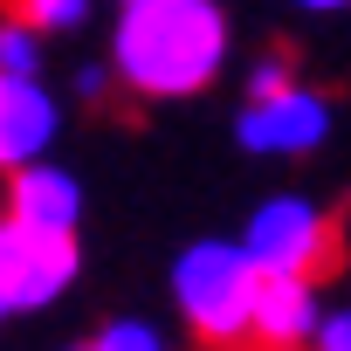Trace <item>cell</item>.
Here are the masks:
<instances>
[{"mask_svg":"<svg viewBox=\"0 0 351 351\" xmlns=\"http://www.w3.org/2000/svg\"><path fill=\"white\" fill-rule=\"evenodd\" d=\"M228 62V14L214 0H124L110 69L138 97H200Z\"/></svg>","mask_w":351,"mask_h":351,"instance_id":"1","label":"cell"},{"mask_svg":"<svg viewBox=\"0 0 351 351\" xmlns=\"http://www.w3.org/2000/svg\"><path fill=\"white\" fill-rule=\"evenodd\" d=\"M255 296H262V269L248 262L241 241H193L172 262V310L207 344H241L255 330Z\"/></svg>","mask_w":351,"mask_h":351,"instance_id":"2","label":"cell"},{"mask_svg":"<svg viewBox=\"0 0 351 351\" xmlns=\"http://www.w3.org/2000/svg\"><path fill=\"white\" fill-rule=\"evenodd\" d=\"M241 248H248V262L262 276H317L337 255V221L303 193H276V200H262L248 214Z\"/></svg>","mask_w":351,"mask_h":351,"instance_id":"3","label":"cell"},{"mask_svg":"<svg viewBox=\"0 0 351 351\" xmlns=\"http://www.w3.org/2000/svg\"><path fill=\"white\" fill-rule=\"evenodd\" d=\"M83 269L76 234L62 228H28V221H0V303L14 310H49L56 296H69Z\"/></svg>","mask_w":351,"mask_h":351,"instance_id":"4","label":"cell"},{"mask_svg":"<svg viewBox=\"0 0 351 351\" xmlns=\"http://www.w3.org/2000/svg\"><path fill=\"white\" fill-rule=\"evenodd\" d=\"M234 138L248 152H276V158H296V152H317L330 138V104L303 83H289L282 97H248Z\"/></svg>","mask_w":351,"mask_h":351,"instance_id":"5","label":"cell"},{"mask_svg":"<svg viewBox=\"0 0 351 351\" xmlns=\"http://www.w3.org/2000/svg\"><path fill=\"white\" fill-rule=\"evenodd\" d=\"M56 97L35 76H8L0 69V172H21L56 145Z\"/></svg>","mask_w":351,"mask_h":351,"instance_id":"6","label":"cell"},{"mask_svg":"<svg viewBox=\"0 0 351 351\" xmlns=\"http://www.w3.org/2000/svg\"><path fill=\"white\" fill-rule=\"evenodd\" d=\"M324 324V303H317V276H262V296H255V344L262 351H303Z\"/></svg>","mask_w":351,"mask_h":351,"instance_id":"7","label":"cell"},{"mask_svg":"<svg viewBox=\"0 0 351 351\" xmlns=\"http://www.w3.org/2000/svg\"><path fill=\"white\" fill-rule=\"evenodd\" d=\"M8 221L76 234V221H83V186H76V172H62V165H49V158L8 172Z\"/></svg>","mask_w":351,"mask_h":351,"instance_id":"8","label":"cell"},{"mask_svg":"<svg viewBox=\"0 0 351 351\" xmlns=\"http://www.w3.org/2000/svg\"><path fill=\"white\" fill-rule=\"evenodd\" d=\"M0 14L35 28V35H62V28H76L90 14V0H0Z\"/></svg>","mask_w":351,"mask_h":351,"instance_id":"9","label":"cell"},{"mask_svg":"<svg viewBox=\"0 0 351 351\" xmlns=\"http://www.w3.org/2000/svg\"><path fill=\"white\" fill-rule=\"evenodd\" d=\"M90 351H172V344H165V330L145 324V317H110V324L90 337Z\"/></svg>","mask_w":351,"mask_h":351,"instance_id":"10","label":"cell"},{"mask_svg":"<svg viewBox=\"0 0 351 351\" xmlns=\"http://www.w3.org/2000/svg\"><path fill=\"white\" fill-rule=\"evenodd\" d=\"M0 69L8 76H35L42 69V35L21 21H0Z\"/></svg>","mask_w":351,"mask_h":351,"instance_id":"11","label":"cell"},{"mask_svg":"<svg viewBox=\"0 0 351 351\" xmlns=\"http://www.w3.org/2000/svg\"><path fill=\"white\" fill-rule=\"evenodd\" d=\"M289 83H296L289 56H269V62H255V76H248V97H282Z\"/></svg>","mask_w":351,"mask_h":351,"instance_id":"12","label":"cell"},{"mask_svg":"<svg viewBox=\"0 0 351 351\" xmlns=\"http://www.w3.org/2000/svg\"><path fill=\"white\" fill-rule=\"evenodd\" d=\"M310 351H351V303H344V310H324V324H317Z\"/></svg>","mask_w":351,"mask_h":351,"instance_id":"13","label":"cell"},{"mask_svg":"<svg viewBox=\"0 0 351 351\" xmlns=\"http://www.w3.org/2000/svg\"><path fill=\"white\" fill-rule=\"evenodd\" d=\"M296 8H317V14H330V8H351V0H296Z\"/></svg>","mask_w":351,"mask_h":351,"instance_id":"14","label":"cell"},{"mask_svg":"<svg viewBox=\"0 0 351 351\" xmlns=\"http://www.w3.org/2000/svg\"><path fill=\"white\" fill-rule=\"evenodd\" d=\"M69 351H90V344H69Z\"/></svg>","mask_w":351,"mask_h":351,"instance_id":"15","label":"cell"},{"mask_svg":"<svg viewBox=\"0 0 351 351\" xmlns=\"http://www.w3.org/2000/svg\"><path fill=\"white\" fill-rule=\"evenodd\" d=\"M0 317H8V303H0Z\"/></svg>","mask_w":351,"mask_h":351,"instance_id":"16","label":"cell"},{"mask_svg":"<svg viewBox=\"0 0 351 351\" xmlns=\"http://www.w3.org/2000/svg\"><path fill=\"white\" fill-rule=\"evenodd\" d=\"M0 221H8V214H0Z\"/></svg>","mask_w":351,"mask_h":351,"instance_id":"17","label":"cell"}]
</instances>
